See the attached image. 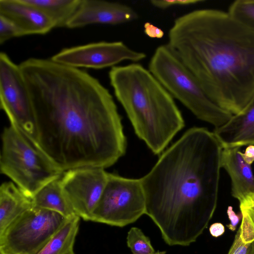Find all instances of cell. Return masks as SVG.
I'll return each instance as SVG.
<instances>
[{
    "label": "cell",
    "mask_w": 254,
    "mask_h": 254,
    "mask_svg": "<svg viewBox=\"0 0 254 254\" xmlns=\"http://www.w3.org/2000/svg\"><path fill=\"white\" fill-rule=\"evenodd\" d=\"M31 100L39 148L61 169L106 168L126 152L122 118L97 79L51 59L19 64Z\"/></svg>",
    "instance_id": "cell-1"
},
{
    "label": "cell",
    "mask_w": 254,
    "mask_h": 254,
    "mask_svg": "<svg viewBox=\"0 0 254 254\" xmlns=\"http://www.w3.org/2000/svg\"><path fill=\"white\" fill-rule=\"evenodd\" d=\"M223 147L213 131L193 127L140 178L145 214L170 246H189L207 227L218 197Z\"/></svg>",
    "instance_id": "cell-2"
},
{
    "label": "cell",
    "mask_w": 254,
    "mask_h": 254,
    "mask_svg": "<svg viewBox=\"0 0 254 254\" xmlns=\"http://www.w3.org/2000/svg\"><path fill=\"white\" fill-rule=\"evenodd\" d=\"M167 45L222 108L239 114L254 99V31L228 12L205 8L180 16Z\"/></svg>",
    "instance_id": "cell-3"
},
{
    "label": "cell",
    "mask_w": 254,
    "mask_h": 254,
    "mask_svg": "<svg viewBox=\"0 0 254 254\" xmlns=\"http://www.w3.org/2000/svg\"><path fill=\"white\" fill-rule=\"evenodd\" d=\"M109 77L135 134L154 154H161L185 126L173 97L149 69L137 63L113 66Z\"/></svg>",
    "instance_id": "cell-4"
},
{
    "label": "cell",
    "mask_w": 254,
    "mask_h": 254,
    "mask_svg": "<svg viewBox=\"0 0 254 254\" xmlns=\"http://www.w3.org/2000/svg\"><path fill=\"white\" fill-rule=\"evenodd\" d=\"M148 69L173 98L215 129L227 123L233 116L209 97L196 77L167 44L157 48Z\"/></svg>",
    "instance_id": "cell-5"
},
{
    "label": "cell",
    "mask_w": 254,
    "mask_h": 254,
    "mask_svg": "<svg viewBox=\"0 0 254 254\" xmlns=\"http://www.w3.org/2000/svg\"><path fill=\"white\" fill-rule=\"evenodd\" d=\"M1 140L0 172L29 197L64 174V171L14 126L4 128Z\"/></svg>",
    "instance_id": "cell-6"
},
{
    "label": "cell",
    "mask_w": 254,
    "mask_h": 254,
    "mask_svg": "<svg viewBox=\"0 0 254 254\" xmlns=\"http://www.w3.org/2000/svg\"><path fill=\"white\" fill-rule=\"evenodd\" d=\"M67 219L56 212L31 207L0 235V254H37Z\"/></svg>",
    "instance_id": "cell-7"
},
{
    "label": "cell",
    "mask_w": 254,
    "mask_h": 254,
    "mask_svg": "<svg viewBox=\"0 0 254 254\" xmlns=\"http://www.w3.org/2000/svg\"><path fill=\"white\" fill-rule=\"evenodd\" d=\"M145 195L140 179L108 173V180L92 221L119 227L145 214Z\"/></svg>",
    "instance_id": "cell-8"
},
{
    "label": "cell",
    "mask_w": 254,
    "mask_h": 254,
    "mask_svg": "<svg viewBox=\"0 0 254 254\" xmlns=\"http://www.w3.org/2000/svg\"><path fill=\"white\" fill-rule=\"evenodd\" d=\"M0 105L10 125L39 147L32 102L24 77L19 65L2 52L0 53Z\"/></svg>",
    "instance_id": "cell-9"
},
{
    "label": "cell",
    "mask_w": 254,
    "mask_h": 254,
    "mask_svg": "<svg viewBox=\"0 0 254 254\" xmlns=\"http://www.w3.org/2000/svg\"><path fill=\"white\" fill-rule=\"evenodd\" d=\"M122 41L99 42L64 48L51 57L57 63L74 68L102 69L124 61L137 62L145 58Z\"/></svg>",
    "instance_id": "cell-10"
},
{
    "label": "cell",
    "mask_w": 254,
    "mask_h": 254,
    "mask_svg": "<svg viewBox=\"0 0 254 254\" xmlns=\"http://www.w3.org/2000/svg\"><path fill=\"white\" fill-rule=\"evenodd\" d=\"M108 177V173L98 167L77 168L64 172L61 185L76 215L91 221Z\"/></svg>",
    "instance_id": "cell-11"
},
{
    "label": "cell",
    "mask_w": 254,
    "mask_h": 254,
    "mask_svg": "<svg viewBox=\"0 0 254 254\" xmlns=\"http://www.w3.org/2000/svg\"><path fill=\"white\" fill-rule=\"evenodd\" d=\"M137 18L136 11L124 3L100 0H81L66 27L77 28L93 24L117 25L129 22Z\"/></svg>",
    "instance_id": "cell-12"
},
{
    "label": "cell",
    "mask_w": 254,
    "mask_h": 254,
    "mask_svg": "<svg viewBox=\"0 0 254 254\" xmlns=\"http://www.w3.org/2000/svg\"><path fill=\"white\" fill-rule=\"evenodd\" d=\"M0 15L15 23L25 36L46 34L55 28L43 13L24 0H0Z\"/></svg>",
    "instance_id": "cell-13"
},
{
    "label": "cell",
    "mask_w": 254,
    "mask_h": 254,
    "mask_svg": "<svg viewBox=\"0 0 254 254\" xmlns=\"http://www.w3.org/2000/svg\"><path fill=\"white\" fill-rule=\"evenodd\" d=\"M213 132L223 148L254 145V99L244 112L233 115Z\"/></svg>",
    "instance_id": "cell-14"
},
{
    "label": "cell",
    "mask_w": 254,
    "mask_h": 254,
    "mask_svg": "<svg viewBox=\"0 0 254 254\" xmlns=\"http://www.w3.org/2000/svg\"><path fill=\"white\" fill-rule=\"evenodd\" d=\"M240 148H223L221 160V168L231 179L232 195L239 201L254 193V175L251 165L244 160Z\"/></svg>",
    "instance_id": "cell-15"
},
{
    "label": "cell",
    "mask_w": 254,
    "mask_h": 254,
    "mask_svg": "<svg viewBox=\"0 0 254 254\" xmlns=\"http://www.w3.org/2000/svg\"><path fill=\"white\" fill-rule=\"evenodd\" d=\"M33 206L32 198L13 182L2 183L0 187V235L17 217Z\"/></svg>",
    "instance_id": "cell-16"
},
{
    "label": "cell",
    "mask_w": 254,
    "mask_h": 254,
    "mask_svg": "<svg viewBox=\"0 0 254 254\" xmlns=\"http://www.w3.org/2000/svg\"><path fill=\"white\" fill-rule=\"evenodd\" d=\"M32 200L34 206L56 212L67 219L76 215L64 191L61 178L44 186Z\"/></svg>",
    "instance_id": "cell-17"
},
{
    "label": "cell",
    "mask_w": 254,
    "mask_h": 254,
    "mask_svg": "<svg viewBox=\"0 0 254 254\" xmlns=\"http://www.w3.org/2000/svg\"><path fill=\"white\" fill-rule=\"evenodd\" d=\"M43 13L56 27H66L81 0H24Z\"/></svg>",
    "instance_id": "cell-18"
},
{
    "label": "cell",
    "mask_w": 254,
    "mask_h": 254,
    "mask_svg": "<svg viewBox=\"0 0 254 254\" xmlns=\"http://www.w3.org/2000/svg\"><path fill=\"white\" fill-rule=\"evenodd\" d=\"M80 217L68 218L37 254H66L73 250Z\"/></svg>",
    "instance_id": "cell-19"
},
{
    "label": "cell",
    "mask_w": 254,
    "mask_h": 254,
    "mask_svg": "<svg viewBox=\"0 0 254 254\" xmlns=\"http://www.w3.org/2000/svg\"><path fill=\"white\" fill-rule=\"evenodd\" d=\"M235 20L254 31V0H237L227 11Z\"/></svg>",
    "instance_id": "cell-20"
},
{
    "label": "cell",
    "mask_w": 254,
    "mask_h": 254,
    "mask_svg": "<svg viewBox=\"0 0 254 254\" xmlns=\"http://www.w3.org/2000/svg\"><path fill=\"white\" fill-rule=\"evenodd\" d=\"M127 247L132 254H165V252H156L149 238L139 228L133 227L130 229L127 237Z\"/></svg>",
    "instance_id": "cell-21"
},
{
    "label": "cell",
    "mask_w": 254,
    "mask_h": 254,
    "mask_svg": "<svg viewBox=\"0 0 254 254\" xmlns=\"http://www.w3.org/2000/svg\"><path fill=\"white\" fill-rule=\"evenodd\" d=\"M25 36L22 30L12 21L0 15V44L8 40Z\"/></svg>",
    "instance_id": "cell-22"
},
{
    "label": "cell",
    "mask_w": 254,
    "mask_h": 254,
    "mask_svg": "<svg viewBox=\"0 0 254 254\" xmlns=\"http://www.w3.org/2000/svg\"><path fill=\"white\" fill-rule=\"evenodd\" d=\"M242 221L240 228V236L244 243L252 244L254 242V225L246 211L240 209Z\"/></svg>",
    "instance_id": "cell-23"
},
{
    "label": "cell",
    "mask_w": 254,
    "mask_h": 254,
    "mask_svg": "<svg viewBox=\"0 0 254 254\" xmlns=\"http://www.w3.org/2000/svg\"><path fill=\"white\" fill-rule=\"evenodd\" d=\"M203 1V0H152L150 2L154 6L165 9L171 6L192 5Z\"/></svg>",
    "instance_id": "cell-24"
},
{
    "label": "cell",
    "mask_w": 254,
    "mask_h": 254,
    "mask_svg": "<svg viewBox=\"0 0 254 254\" xmlns=\"http://www.w3.org/2000/svg\"><path fill=\"white\" fill-rule=\"evenodd\" d=\"M252 244H246L240 236V229L237 231L233 243L228 254H249Z\"/></svg>",
    "instance_id": "cell-25"
},
{
    "label": "cell",
    "mask_w": 254,
    "mask_h": 254,
    "mask_svg": "<svg viewBox=\"0 0 254 254\" xmlns=\"http://www.w3.org/2000/svg\"><path fill=\"white\" fill-rule=\"evenodd\" d=\"M239 202L240 209L246 211L254 225V194H250Z\"/></svg>",
    "instance_id": "cell-26"
},
{
    "label": "cell",
    "mask_w": 254,
    "mask_h": 254,
    "mask_svg": "<svg viewBox=\"0 0 254 254\" xmlns=\"http://www.w3.org/2000/svg\"><path fill=\"white\" fill-rule=\"evenodd\" d=\"M143 27L144 33L150 38L160 39L164 36L162 29L149 22H145Z\"/></svg>",
    "instance_id": "cell-27"
},
{
    "label": "cell",
    "mask_w": 254,
    "mask_h": 254,
    "mask_svg": "<svg viewBox=\"0 0 254 254\" xmlns=\"http://www.w3.org/2000/svg\"><path fill=\"white\" fill-rule=\"evenodd\" d=\"M227 214L229 219L230 221L229 224L227 225V227L231 231H233L236 230L237 224L240 220V216L236 214L233 210L232 207L229 206L227 210Z\"/></svg>",
    "instance_id": "cell-28"
},
{
    "label": "cell",
    "mask_w": 254,
    "mask_h": 254,
    "mask_svg": "<svg viewBox=\"0 0 254 254\" xmlns=\"http://www.w3.org/2000/svg\"><path fill=\"white\" fill-rule=\"evenodd\" d=\"M244 160L249 165H251L254 162V145L247 146L244 152H240Z\"/></svg>",
    "instance_id": "cell-29"
},
{
    "label": "cell",
    "mask_w": 254,
    "mask_h": 254,
    "mask_svg": "<svg viewBox=\"0 0 254 254\" xmlns=\"http://www.w3.org/2000/svg\"><path fill=\"white\" fill-rule=\"evenodd\" d=\"M209 232L212 236L218 237L224 233L225 228L221 223H214L210 226Z\"/></svg>",
    "instance_id": "cell-30"
},
{
    "label": "cell",
    "mask_w": 254,
    "mask_h": 254,
    "mask_svg": "<svg viewBox=\"0 0 254 254\" xmlns=\"http://www.w3.org/2000/svg\"><path fill=\"white\" fill-rule=\"evenodd\" d=\"M249 254H254V242L252 243Z\"/></svg>",
    "instance_id": "cell-31"
},
{
    "label": "cell",
    "mask_w": 254,
    "mask_h": 254,
    "mask_svg": "<svg viewBox=\"0 0 254 254\" xmlns=\"http://www.w3.org/2000/svg\"><path fill=\"white\" fill-rule=\"evenodd\" d=\"M66 254H75V253H74L73 250H71Z\"/></svg>",
    "instance_id": "cell-32"
},
{
    "label": "cell",
    "mask_w": 254,
    "mask_h": 254,
    "mask_svg": "<svg viewBox=\"0 0 254 254\" xmlns=\"http://www.w3.org/2000/svg\"><path fill=\"white\" fill-rule=\"evenodd\" d=\"M253 194H254V193H253Z\"/></svg>",
    "instance_id": "cell-33"
}]
</instances>
